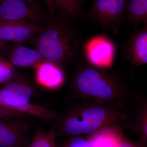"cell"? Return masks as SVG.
<instances>
[{
  "instance_id": "cell-1",
  "label": "cell",
  "mask_w": 147,
  "mask_h": 147,
  "mask_svg": "<svg viewBox=\"0 0 147 147\" xmlns=\"http://www.w3.org/2000/svg\"><path fill=\"white\" fill-rule=\"evenodd\" d=\"M75 99L57 115L52 130L56 138L89 135L109 128H126L130 106L111 101Z\"/></svg>"
},
{
  "instance_id": "cell-2",
  "label": "cell",
  "mask_w": 147,
  "mask_h": 147,
  "mask_svg": "<svg viewBox=\"0 0 147 147\" xmlns=\"http://www.w3.org/2000/svg\"><path fill=\"white\" fill-rule=\"evenodd\" d=\"M71 90L75 99L118 102L130 107L141 100L110 67L90 63L77 68L72 78Z\"/></svg>"
},
{
  "instance_id": "cell-3",
  "label": "cell",
  "mask_w": 147,
  "mask_h": 147,
  "mask_svg": "<svg viewBox=\"0 0 147 147\" xmlns=\"http://www.w3.org/2000/svg\"><path fill=\"white\" fill-rule=\"evenodd\" d=\"M81 44L79 34L67 19L59 17L42 27L34 38L35 49L43 58L63 68L77 59Z\"/></svg>"
},
{
  "instance_id": "cell-4",
  "label": "cell",
  "mask_w": 147,
  "mask_h": 147,
  "mask_svg": "<svg viewBox=\"0 0 147 147\" xmlns=\"http://www.w3.org/2000/svg\"><path fill=\"white\" fill-rule=\"evenodd\" d=\"M34 88L28 81L17 75L0 89V106L19 111L45 121L55 120L56 111L34 104Z\"/></svg>"
},
{
  "instance_id": "cell-5",
  "label": "cell",
  "mask_w": 147,
  "mask_h": 147,
  "mask_svg": "<svg viewBox=\"0 0 147 147\" xmlns=\"http://www.w3.org/2000/svg\"><path fill=\"white\" fill-rule=\"evenodd\" d=\"M90 19L102 29L116 34L125 16V0H92Z\"/></svg>"
},
{
  "instance_id": "cell-6",
  "label": "cell",
  "mask_w": 147,
  "mask_h": 147,
  "mask_svg": "<svg viewBox=\"0 0 147 147\" xmlns=\"http://www.w3.org/2000/svg\"><path fill=\"white\" fill-rule=\"evenodd\" d=\"M43 18V13L33 1L0 0V19L38 24Z\"/></svg>"
},
{
  "instance_id": "cell-7",
  "label": "cell",
  "mask_w": 147,
  "mask_h": 147,
  "mask_svg": "<svg viewBox=\"0 0 147 147\" xmlns=\"http://www.w3.org/2000/svg\"><path fill=\"white\" fill-rule=\"evenodd\" d=\"M121 129L109 128L89 135L71 136L64 138L57 147H117Z\"/></svg>"
},
{
  "instance_id": "cell-8",
  "label": "cell",
  "mask_w": 147,
  "mask_h": 147,
  "mask_svg": "<svg viewBox=\"0 0 147 147\" xmlns=\"http://www.w3.org/2000/svg\"><path fill=\"white\" fill-rule=\"evenodd\" d=\"M38 24L0 19V39L21 44L34 39L42 28Z\"/></svg>"
},
{
  "instance_id": "cell-9",
  "label": "cell",
  "mask_w": 147,
  "mask_h": 147,
  "mask_svg": "<svg viewBox=\"0 0 147 147\" xmlns=\"http://www.w3.org/2000/svg\"><path fill=\"white\" fill-rule=\"evenodd\" d=\"M23 118L0 119V147H25L30 124Z\"/></svg>"
},
{
  "instance_id": "cell-10",
  "label": "cell",
  "mask_w": 147,
  "mask_h": 147,
  "mask_svg": "<svg viewBox=\"0 0 147 147\" xmlns=\"http://www.w3.org/2000/svg\"><path fill=\"white\" fill-rule=\"evenodd\" d=\"M87 57L90 63L103 67H110L113 63L115 48L113 42L107 38L98 36L90 40L86 45Z\"/></svg>"
},
{
  "instance_id": "cell-11",
  "label": "cell",
  "mask_w": 147,
  "mask_h": 147,
  "mask_svg": "<svg viewBox=\"0 0 147 147\" xmlns=\"http://www.w3.org/2000/svg\"><path fill=\"white\" fill-rule=\"evenodd\" d=\"M34 68L36 82L43 88L57 90L63 85L65 81L63 68L57 65L45 60Z\"/></svg>"
},
{
  "instance_id": "cell-12",
  "label": "cell",
  "mask_w": 147,
  "mask_h": 147,
  "mask_svg": "<svg viewBox=\"0 0 147 147\" xmlns=\"http://www.w3.org/2000/svg\"><path fill=\"white\" fill-rule=\"evenodd\" d=\"M125 53L127 57L134 66L147 64V22L130 36L127 42Z\"/></svg>"
},
{
  "instance_id": "cell-13",
  "label": "cell",
  "mask_w": 147,
  "mask_h": 147,
  "mask_svg": "<svg viewBox=\"0 0 147 147\" xmlns=\"http://www.w3.org/2000/svg\"><path fill=\"white\" fill-rule=\"evenodd\" d=\"M7 53V59L15 67H34L45 60L36 49H31L21 44L9 46Z\"/></svg>"
},
{
  "instance_id": "cell-14",
  "label": "cell",
  "mask_w": 147,
  "mask_h": 147,
  "mask_svg": "<svg viewBox=\"0 0 147 147\" xmlns=\"http://www.w3.org/2000/svg\"><path fill=\"white\" fill-rule=\"evenodd\" d=\"M131 108L129 113L126 128L129 129L139 137V141L147 147V104L146 99H141Z\"/></svg>"
},
{
  "instance_id": "cell-15",
  "label": "cell",
  "mask_w": 147,
  "mask_h": 147,
  "mask_svg": "<svg viewBox=\"0 0 147 147\" xmlns=\"http://www.w3.org/2000/svg\"><path fill=\"white\" fill-rule=\"evenodd\" d=\"M50 13L54 17L67 20L77 19L83 15L82 7L76 0H46Z\"/></svg>"
},
{
  "instance_id": "cell-16",
  "label": "cell",
  "mask_w": 147,
  "mask_h": 147,
  "mask_svg": "<svg viewBox=\"0 0 147 147\" xmlns=\"http://www.w3.org/2000/svg\"><path fill=\"white\" fill-rule=\"evenodd\" d=\"M125 16L135 25L147 22V0H125Z\"/></svg>"
},
{
  "instance_id": "cell-17",
  "label": "cell",
  "mask_w": 147,
  "mask_h": 147,
  "mask_svg": "<svg viewBox=\"0 0 147 147\" xmlns=\"http://www.w3.org/2000/svg\"><path fill=\"white\" fill-rule=\"evenodd\" d=\"M56 135L53 130L39 129L35 132L26 147H57Z\"/></svg>"
},
{
  "instance_id": "cell-18",
  "label": "cell",
  "mask_w": 147,
  "mask_h": 147,
  "mask_svg": "<svg viewBox=\"0 0 147 147\" xmlns=\"http://www.w3.org/2000/svg\"><path fill=\"white\" fill-rule=\"evenodd\" d=\"M16 75L15 67L0 53V84L10 82Z\"/></svg>"
},
{
  "instance_id": "cell-19",
  "label": "cell",
  "mask_w": 147,
  "mask_h": 147,
  "mask_svg": "<svg viewBox=\"0 0 147 147\" xmlns=\"http://www.w3.org/2000/svg\"><path fill=\"white\" fill-rule=\"evenodd\" d=\"M27 117L28 116L24 113L0 106V119L25 118Z\"/></svg>"
},
{
  "instance_id": "cell-20",
  "label": "cell",
  "mask_w": 147,
  "mask_h": 147,
  "mask_svg": "<svg viewBox=\"0 0 147 147\" xmlns=\"http://www.w3.org/2000/svg\"><path fill=\"white\" fill-rule=\"evenodd\" d=\"M117 147H147L142 145L138 141H132L123 134V131L119 134Z\"/></svg>"
},
{
  "instance_id": "cell-21",
  "label": "cell",
  "mask_w": 147,
  "mask_h": 147,
  "mask_svg": "<svg viewBox=\"0 0 147 147\" xmlns=\"http://www.w3.org/2000/svg\"><path fill=\"white\" fill-rule=\"evenodd\" d=\"M9 45L8 42H5L0 39V53H2L3 52H7Z\"/></svg>"
},
{
  "instance_id": "cell-22",
  "label": "cell",
  "mask_w": 147,
  "mask_h": 147,
  "mask_svg": "<svg viewBox=\"0 0 147 147\" xmlns=\"http://www.w3.org/2000/svg\"><path fill=\"white\" fill-rule=\"evenodd\" d=\"M87 0H76L77 2L79 3V4L82 7L83 4Z\"/></svg>"
},
{
  "instance_id": "cell-23",
  "label": "cell",
  "mask_w": 147,
  "mask_h": 147,
  "mask_svg": "<svg viewBox=\"0 0 147 147\" xmlns=\"http://www.w3.org/2000/svg\"><path fill=\"white\" fill-rule=\"evenodd\" d=\"M30 1H33V0H30Z\"/></svg>"
},
{
  "instance_id": "cell-24",
  "label": "cell",
  "mask_w": 147,
  "mask_h": 147,
  "mask_svg": "<svg viewBox=\"0 0 147 147\" xmlns=\"http://www.w3.org/2000/svg\"></svg>"
}]
</instances>
